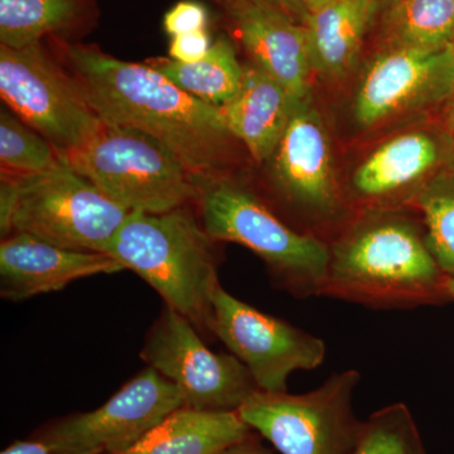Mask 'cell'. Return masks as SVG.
Masks as SVG:
<instances>
[{"label":"cell","instance_id":"cell-1","mask_svg":"<svg viewBox=\"0 0 454 454\" xmlns=\"http://www.w3.org/2000/svg\"><path fill=\"white\" fill-rule=\"evenodd\" d=\"M73 76L98 118L145 131L168 146L200 182L223 178L232 140L223 113L146 64L106 55L97 46L62 43Z\"/></svg>","mask_w":454,"mask_h":454},{"label":"cell","instance_id":"cell-2","mask_svg":"<svg viewBox=\"0 0 454 454\" xmlns=\"http://www.w3.org/2000/svg\"><path fill=\"white\" fill-rule=\"evenodd\" d=\"M321 295L375 309H409L450 301L448 277L426 243L424 225L402 214L361 217L328 245Z\"/></svg>","mask_w":454,"mask_h":454},{"label":"cell","instance_id":"cell-3","mask_svg":"<svg viewBox=\"0 0 454 454\" xmlns=\"http://www.w3.org/2000/svg\"><path fill=\"white\" fill-rule=\"evenodd\" d=\"M215 243L190 205L163 214L130 212L106 254L211 339L212 297L220 284Z\"/></svg>","mask_w":454,"mask_h":454},{"label":"cell","instance_id":"cell-4","mask_svg":"<svg viewBox=\"0 0 454 454\" xmlns=\"http://www.w3.org/2000/svg\"><path fill=\"white\" fill-rule=\"evenodd\" d=\"M129 214L62 160L37 175H2L3 238L28 234L65 249L106 254Z\"/></svg>","mask_w":454,"mask_h":454},{"label":"cell","instance_id":"cell-5","mask_svg":"<svg viewBox=\"0 0 454 454\" xmlns=\"http://www.w3.org/2000/svg\"><path fill=\"white\" fill-rule=\"evenodd\" d=\"M196 206L206 232L255 253L277 288L298 300L321 295L330 260L324 240L293 229L262 197L226 177L200 182Z\"/></svg>","mask_w":454,"mask_h":454},{"label":"cell","instance_id":"cell-6","mask_svg":"<svg viewBox=\"0 0 454 454\" xmlns=\"http://www.w3.org/2000/svg\"><path fill=\"white\" fill-rule=\"evenodd\" d=\"M61 160L129 212L163 214L199 200V179L168 146L136 128L103 121Z\"/></svg>","mask_w":454,"mask_h":454},{"label":"cell","instance_id":"cell-7","mask_svg":"<svg viewBox=\"0 0 454 454\" xmlns=\"http://www.w3.org/2000/svg\"><path fill=\"white\" fill-rule=\"evenodd\" d=\"M360 380L349 369L298 395L258 390L238 413L280 454H352L364 422L354 411Z\"/></svg>","mask_w":454,"mask_h":454},{"label":"cell","instance_id":"cell-8","mask_svg":"<svg viewBox=\"0 0 454 454\" xmlns=\"http://www.w3.org/2000/svg\"><path fill=\"white\" fill-rule=\"evenodd\" d=\"M0 95L12 113L49 140L59 158L85 145L103 124L82 86L42 42L20 49L0 46Z\"/></svg>","mask_w":454,"mask_h":454},{"label":"cell","instance_id":"cell-9","mask_svg":"<svg viewBox=\"0 0 454 454\" xmlns=\"http://www.w3.org/2000/svg\"><path fill=\"white\" fill-rule=\"evenodd\" d=\"M140 358L178 387L184 405L199 411H238L259 390L238 357L211 351L195 325L167 304Z\"/></svg>","mask_w":454,"mask_h":454},{"label":"cell","instance_id":"cell-10","mask_svg":"<svg viewBox=\"0 0 454 454\" xmlns=\"http://www.w3.org/2000/svg\"><path fill=\"white\" fill-rule=\"evenodd\" d=\"M270 160L278 201L300 221L298 231L327 243L324 230L340 225L346 205L333 172L330 138L312 98L295 101Z\"/></svg>","mask_w":454,"mask_h":454},{"label":"cell","instance_id":"cell-11","mask_svg":"<svg viewBox=\"0 0 454 454\" xmlns=\"http://www.w3.org/2000/svg\"><path fill=\"white\" fill-rule=\"evenodd\" d=\"M182 405L178 387L146 366L100 408L53 420L31 438L57 453L124 452Z\"/></svg>","mask_w":454,"mask_h":454},{"label":"cell","instance_id":"cell-12","mask_svg":"<svg viewBox=\"0 0 454 454\" xmlns=\"http://www.w3.org/2000/svg\"><path fill=\"white\" fill-rule=\"evenodd\" d=\"M212 304L215 337L249 370L259 390L284 393L293 372L315 370L324 363V340L254 309L221 284Z\"/></svg>","mask_w":454,"mask_h":454},{"label":"cell","instance_id":"cell-13","mask_svg":"<svg viewBox=\"0 0 454 454\" xmlns=\"http://www.w3.org/2000/svg\"><path fill=\"white\" fill-rule=\"evenodd\" d=\"M454 92V53L384 49L373 57L355 98V119L372 128L395 116L450 100Z\"/></svg>","mask_w":454,"mask_h":454},{"label":"cell","instance_id":"cell-14","mask_svg":"<svg viewBox=\"0 0 454 454\" xmlns=\"http://www.w3.org/2000/svg\"><path fill=\"white\" fill-rule=\"evenodd\" d=\"M253 64L295 101L312 98L306 27L262 0H217Z\"/></svg>","mask_w":454,"mask_h":454},{"label":"cell","instance_id":"cell-15","mask_svg":"<svg viewBox=\"0 0 454 454\" xmlns=\"http://www.w3.org/2000/svg\"><path fill=\"white\" fill-rule=\"evenodd\" d=\"M125 270L104 253L65 249L28 234H11L0 244V295L22 301L59 292L74 280Z\"/></svg>","mask_w":454,"mask_h":454},{"label":"cell","instance_id":"cell-16","mask_svg":"<svg viewBox=\"0 0 454 454\" xmlns=\"http://www.w3.org/2000/svg\"><path fill=\"white\" fill-rule=\"evenodd\" d=\"M295 100L282 83L256 65L244 66L241 88L221 107L227 129L255 162L269 160L282 139Z\"/></svg>","mask_w":454,"mask_h":454},{"label":"cell","instance_id":"cell-17","mask_svg":"<svg viewBox=\"0 0 454 454\" xmlns=\"http://www.w3.org/2000/svg\"><path fill=\"white\" fill-rule=\"evenodd\" d=\"M381 5L380 0H334L309 13L304 27L313 73L328 79L345 76Z\"/></svg>","mask_w":454,"mask_h":454},{"label":"cell","instance_id":"cell-18","mask_svg":"<svg viewBox=\"0 0 454 454\" xmlns=\"http://www.w3.org/2000/svg\"><path fill=\"white\" fill-rule=\"evenodd\" d=\"M437 139L426 131L400 134L379 146L352 177L358 201L380 203L414 186L441 162Z\"/></svg>","mask_w":454,"mask_h":454},{"label":"cell","instance_id":"cell-19","mask_svg":"<svg viewBox=\"0 0 454 454\" xmlns=\"http://www.w3.org/2000/svg\"><path fill=\"white\" fill-rule=\"evenodd\" d=\"M238 411L182 405L124 452L103 454H221L252 435Z\"/></svg>","mask_w":454,"mask_h":454},{"label":"cell","instance_id":"cell-20","mask_svg":"<svg viewBox=\"0 0 454 454\" xmlns=\"http://www.w3.org/2000/svg\"><path fill=\"white\" fill-rule=\"evenodd\" d=\"M97 18L95 0H0V43L20 49L51 35L85 32Z\"/></svg>","mask_w":454,"mask_h":454},{"label":"cell","instance_id":"cell-21","mask_svg":"<svg viewBox=\"0 0 454 454\" xmlns=\"http://www.w3.org/2000/svg\"><path fill=\"white\" fill-rule=\"evenodd\" d=\"M453 33L454 0H399L381 14L384 49L439 52L450 46Z\"/></svg>","mask_w":454,"mask_h":454},{"label":"cell","instance_id":"cell-22","mask_svg":"<svg viewBox=\"0 0 454 454\" xmlns=\"http://www.w3.org/2000/svg\"><path fill=\"white\" fill-rule=\"evenodd\" d=\"M146 65L179 89L217 109L236 97L244 77V66L239 62L234 44L223 37L214 42L207 55L199 61L158 59Z\"/></svg>","mask_w":454,"mask_h":454},{"label":"cell","instance_id":"cell-23","mask_svg":"<svg viewBox=\"0 0 454 454\" xmlns=\"http://www.w3.org/2000/svg\"><path fill=\"white\" fill-rule=\"evenodd\" d=\"M422 215L426 243L438 267L454 277V173H439L420 187L413 200Z\"/></svg>","mask_w":454,"mask_h":454},{"label":"cell","instance_id":"cell-24","mask_svg":"<svg viewBox=\"0 0 454 454\" xmlns=\"http://www.w3.org/2000/svg\"><path fill=\"white\" fill-rule=\"evenodd\" d=\"M61 162L49 140L16 114L0 112V164L2 175L31 176L46 172Z\"/></svg>","mask_w":454,"mask_h":454},{"label":"cell","instance_id":"cell-25","mask_svg":"<svg viewBox=\"0 0 454 454\" xmlns=\"http://www.w3.org/2000/svg\"><path fill=\"white\" fill-rule=\"evenodd\" d=\"M352 454H427V450L411 409L395 403L364 420Z\"/></svg>","mask_w":454,"mask_h":454},{"label":"cell","instance_id":"cell-26","mask_svg":"<svg viewBox=\"0 0 454 454\" xmlns=\"http://www.w3.org/2000/svg\"><path fill=\"white\" fill-rule=\"evenodd\" d=\"M163 27L170 37L208 28V12L201 3L184 0L167 12Z\"/></svg>","mask_w":454,"mask_h":454},{"label":"cell","instance_id":"cell-27","mask_svg":"<svg viewBox=\"0 0 454 454\" xmlns=\"http://www.w3.org/2000/svg\"><path fill=\"white\" fill-rule=\"evenodd\" d=\"M208 29L176 35L170 41V59L178 62H196L207 55L212 47Z\"/></svg>","mask_w":454,"mask_h":454},{"label":"cell","instance_id":"cell-28","mask_svg":"<svg viewBox=\"0 0 454 454\" xmlns=\"http://www.w3.org/2000/svg\"><path fill=\"white\" fill-rule=\"evenodd\" d=\"M0 454H101L98 452L86 453H57L50 450L46 444L42 443L35 438L27 439V441H16L14 443L9 444Z\"/></svg>","mask_w":454,"mask_h":454},{"label":"cell","instance_id":"cell-29","mask_svg":"<svg viewBox=\"0 0 454 454\" xmlns=\"http://www.w3.org/2000/svg\"><path fill=\"white\" fill-rule=\"evenodd\" d=\"M262 2L279 9L301 26H306L307 20H309V12L304 7L301 0H262Z\"/></svg>","mask_w":454,"mask_h":454},{"label":"cell","instance_id":"cell-30","mask_svg":"<svg viewBox=\"0 0 454 454\" xmlns=\"http://www.w3.org/2000/svg\"><path fill=\"white\" fill-rule=\"evenodd\" d=\"M221 454H273L267 448L262 446L255 432L244 441L235 443L234 446L227 448Z\"/></svg>","mask_w":454,"mask_h":454},{"label":"cell","instance_id":"cell-31","mask_svg":"<svg viewBox=\"0 0 454 454\" xmlns=\"http://www.w3.org/2000/svg\"><path fill=\"white\" fill-rule=\"evenodd\" d=\"M333 2L334 0H301V3H303L304 7H306L309 13L318 11V9L324 8L325 5L330 4Z\"/></svg>","mask_w":454,"mask_h":454},{"label":"cell","instance_id":"cell-32","mask_svg":"<svg viewBox=\"0 0 454 454\" xmlns=\"http://www.w3.org/2000/svg\"><path fill=\"white\" fill-rule=\"evenodd\" d=\"M447 128L454 140V92L452 98H450V106H448Z\"/></svg>","mask_w":454,"mask_h":454},{"label":"cell","instance_id":"cell-33","mask_svg":"<svg viewBox=\"0 0 454 454\" xmlns=\"http://www.w3.org/2000/svg\"><path fill=\"white\" fill-rule=\"evenodd\" d=\"M447 293H448V297H450V300L454 301V277H448Z\"/></svg>","mask_w":454,"mask_h":454},{"label":"cell","instance_id":"cell-34","mask_svg":"<svg viewBox=\"0 0 454 454\" xmlns=\"http://www.w3.org/2000/svg\"><path fill=\"white\" fill-rule=\"evenodd\" d=\"M380 2L381 4H384L385 7H387V5H390L393 4V3L399 2V0H380Z\"/></svg>","mask_w":454,"mask_h":454},{"label":"cell","instance_id":"cell-35","mask_svg":"<svg viewBox=\"0 0 454 454\" xmlns=\"http://www.w3.org/2000/svg\"><path fill=\"white\" fill-rule=\"evenodd\" d=\"M450 50L453 51V53H454V33H453V38H452V41H450Z\"/></svg>","mask_w":454,"mask_h":454}]
</instances>
